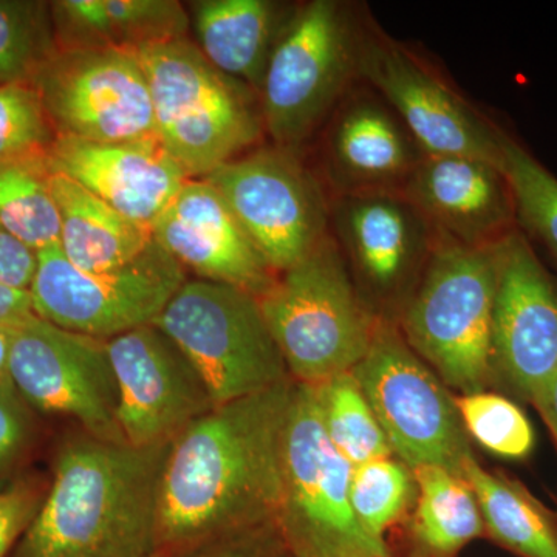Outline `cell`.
<instances>
[{
    "label": "cell",
    "instance_id": "obj_26",
    "mask_svg": "<svg viewBox=\"0 0 557 557\" xmlns=\"http://www.w3.org/2000/svg\"><path fill=\"white\" fill-rule=\"evenodd\" d=\"M49 156L0 161V226L33 251L60 245Z\"/></svg>",
    "mask_w": 557,
    "mask_h": 557
},
{
    "label": "cell",
    "instance_id": "obj_5",
    "mask_svg": "<svg viewBox=\"0 0 557 557\" xmlns=\"http://www.w3.org/2000/svg\"><path fill=\"white\" fill-rule=\"evenodd\" d=\"M258 299L289 376L310 386L357 368L380 321L332 234L309 258L277 274Z\"/></svg>",
    "mask_w": 557,
    "mask_h": 557
},
{
    "label": "cell",
    "instance_id": "obj_40",
    "mask_svg": "<svg viewBox=\"0 0 557 557\" xmlns=\"http://www.w3.org/2000/svg\"><path fill=\"white\" fill-rule=\"evenodd\" d=\"M10 329L0 327V379L9 375Z\"/></svg>",
    "mask_w": 557,
    "mask_h": 557
},
{
    "label": "cell",
    "instance_id": "obj_10",
    "mask_svg": "<svg viewBox=\"0 0 557 557\" xmlns=\"http://www.w3.org/2000/svg\"><path fill=\"white\" fill-rule=\"evenodd\" d=\"M186 281L156 240L134 262L108 271L76 269L53 245L38 251L30 295L36 317L108 341L153 324Z\"/></svg>",
    "mask_w": 557,
    "mask_h": 557
},
{
    "label": "cell",
    "instance_id": "obj_16",
    "mask_svg": "<svg viewBox=\"0 0 557 557\" xmlns=\"http://www.w3.org/2000/svg\"><path fill=\"white\" fill-rule=\"evenodd\" d=\"M493 370L531 403L557 372V288L522 231L497 245Z\"/></svg>",
    "mask_w": 557,
    "mask_h": 557
},
{
    "label": "cell",
    "instance_id": "obj_25",
    "mask_svg": "<svg viewBox=\"0 0 557 557\" xmlns=\"http://www.w3.org/2000/svg\"><path fill=\"white\" fill-rule=\"evenodd\" d=\"M418 487L413 537L432 557H450L485 533L478 497L460 475L438 467L413 468Z\"/></svg>",
    "mask_w": 557,
    "mask_h": 557
},
{
    "label": "cell",
    "instance_id": "obj_42",
    "mask_svg": "<svg viewBox=\"0 0 557 557\" xmlns=\"http://www.w3.org/2000/svg\"><path fill=\"white\" fill-rule=\"evenodd\" d=\"M146 557H157V556H146Z\"/></svg>",
    "mask_w": 557,
    "mask_h": 557
},
{
    "label": "cell",
    "instance_id": "obj_9",
    "mask_svg": "<svg viewBox=\"0 0 557 557\" xmlns=\"http://www.w3.org/2000/svg\"><path fill=\"white\" fill-rule=\"evenodd\" d=\"M351 373L394 456L412 469L438 467L463 478L474 454L456 397L391 322L380 319L368 354Z\"/></svg>",
    "mask_w": 557,
    "mask_h": 557
},
{
    "label": "cell",
    "instance_id": "obj_39",
    "mask_svg": "<svg viewBox=\"0 0 557 557\" xmlns=\"http://www.w3.org/2000/svg\"><path fill=\"white\" fill-rule=\"evenodd\" d=\"M531 405L541 413L557 446V372L545 386L539 388L537 394L531 399Z\"/></svg>",
    "mask_w": 557,
    "mask_h": 557
},
{
    "label": "cell",
    "instance_id": "obj_4",
    "mask_svg": "<svg viewBox=\"0 0 557 557\" xmlns=\"http://www.w3.org/2000/svg\"><path fill=\"white\" fill-rule=\"evenodd\" d=\"M497 245L471 248L437 236L426 270L401 310V335L461 395L493 379Z\"/></svg>",
    "mask_w": 557,
    "mask_h": 557
},
{
    "label": "cell",
    "instance_id": "obj_1",
    "mask_svg": "<svg viewBox=\"0 0 557 557\" xmlns=\"http://www.w3.org/2000/svg\"><path fill=\"white\" fill-rule=\"evenodd\" d=\"M295 381L218 406L174 442L161 478L156 556L276 520Z\"/></svg>",
    "mask_w": 557,
    "mask_h": 557
},
{
    "label": "cell",
    "instance_id": "obj_20",
    "mask_svg": "<svg viewBox=\"0 0 557 557\" xmlns=\"http://www.w3.org/2000/svg\"><path fill=\"white\" fill-rule=\"evenodd\" d=\"M49 163L51 171L148 228L188 180L160 145H102L58 137Z\"/></svg>",
    "mask_w": 557,
    "mask_h": 557
},
{
    "label": "cell",
    "instance_id": "obj_31",
    "mask_svg": "<svg viewBox=\"0 0 557 557\" xmlns=\"http://www.w3.org/2000/svg\"><path fill=\"white\" fill-rule=\"evenodd\" d=\"M456 401L469 438L497 457L522 460L530 456L536 435L515 401L486 391L460 395Z\"/></svg>",
    "mask_w": 557,
    "mask_h": 557
},
{
    "label": "cell",
    "instance_id": "obj_21",
    "mask_svg": "<svg viewBox=\"0 0 557 557\" xmlns=\"http://www.w3.org/2000/svg\"><path fill=\"white\" fill-rule=\"evenodd\" d=\"M325 137V170L339 196L401 193L424 153L372 95L344 98Z\"/></svg>",
    "mask_w": 557,
    "mask_h": 557
},
{
    "label": "cell",
    "instance_id": "obj_14",
    "mask_svg": "<svg viewBox=\"0 0 557 557\" xmlns=\"http://www.w3.org/2000/svg\"><path fill=\"white\" fill-rule=\"evenodd\" d=\"M358 78L368 81L428 157H471L502 170L500 131L401 44L361 30Z\"/></svg>",
    "mask_w": 557,
    "mask_h": 557
},
{
    "label": "cell",
    "instance_id": "obj_7",
    "mask_svg": "<svg viewBox=\"0 0 557 557\" xmlns=\"http://www.w3.org/2000/svg\"><path fill=\"white\" fill-rule=\"evenodd\" d=\"M362 27L346 3L311 0L289 14L259 91L263 129L278 148L298 150L358 78Z\"/></svg>",
    "mask_w": 557,
    "mask_h": 557
},
{
    "label": "cell",
    "instance_id": "obj_12",
    "mask_svg": "<svg viewBox=\"0 0 557 557\" xmlns=\"http://www.w3.org/2000/svg\"><path fill=\"white\" fill-rule=\"evenodd\" d=\"M7 372L35 412L70 417L94 437L126 443L108 341L33 314L10 329Z\"/></svg>",
    "mask_w": 557,
    "mask_h": 557
},
{
    "label": "cell",
    "instance_id": "obj_29",
    "mask_svg": "<svg viewBox=\"0 0 557 557\" xmlns=\"http://www.w3.org/2000/svg\"><path fill=\"white\" fill-rule=\"evenodd\" d=\"M57 53L50 2L0 0V86L33 83Z\"/></svg>",
    "mask_w": 557,
    "mask_h": 557
},
{
    "label": "cell",
    "instance_id": "obj_22",
    "mask_svg": "<svg viewBox=\"0 0 557 557\" xmlns=\"http://www.w3.org/2000/svg\"><path fill=\"white\" fill-rule=\"evenodd\" d=\"M189 5L196 46L205 58L259 95L271 51L289 17L284 7L270 0H199Z\"/></svg>",
    "mask_w": 557,
    "mask_h": 557
},
{
    "label": "cell",
    "instance_id": "obj_41",
    "mask_svg": "<svg viewBox=\"0 0 557 557\" xmlns=\"http://www.w3.org/2000/svg\"><path fill=\"white\" fill-rule=\"evenodd\" d=\"M289 557H299V556H295V555H292V553H289Z\"/></svg>",
    "mask_w": 557,
    "mask_h": 557
},
{
    "label": "cell",
    "instance_id": "obj_8",
    "mask_svg": "<svg viewBox=\"0 0 557 557\" xmlns=\"http://www.w3.org/2000/svg\"><path fill=\"white\" fill-rule=\"evenodd\" d=\"M153 325L193 361L215 406L293 380L259 299L244 289L188 278Z\"/></svg>",
    "mask_w": 557,
    "mask_h": 557
},
{
    "label": "cell",
    "instance_id": "obj_27",
    "mask_svg": "<svg viewBox=\"0 0 557 557\" xmlns=\"http://www.w3.org/2000/svg\"><path fill=\"white\" fill-rule=\"evenodd\" d=\"M314 387L330 442L354 468L394 456L354 373H339Z\"/></svg>",
    "mask_w": 557,
    "mask_h": 557
},
{
    "label": "cell",
    "instance_id": "obj_6",
    "mask_svg": "<svg viewBox=\"0 0 557 557\" xmlns=\"http://www.w3.org/2000/svg\"><path fill=\"white\" fill-rule=\"evenodd\" d=\"M354 465L330 442L317 387L295 381L282 446L276 523L299 557H391L386 541L370 536L350 502Z\"/></svg>",
    "mask_w": 557,
    "mask_h": 557
},
{
    "label": "cell",
    "instance_id": "obj_35",
    "mask_svg": "<svg viewBox=\"0 0 557 557\" xmlns=\"http://www.w3.org/2000/svg\"><path fill=\"white\" fill-rule=\"evenodd\" d=\"M164 557H289L276 520L209 537Z\"/></svg>",
    "mask_w": 557,
    "mask_h": 557
},
{
    "label": "cell",
    "instance_id": "obj_36",
    "mask_svg": "<svg viewBox=\"0 0 557 557\" xmlns=\"http://www.w3.org/2000/svg\"><path fill=\"white\" fill-rule=\"evenodd\" d=\"M50 482L35 478L14 480L0 490V557H10L38 515Z\"/></svg>",
    "mask_w": 557,
    "mask_h": 557
},
{
    "label": "cell",
    "instance_id": "obj_30",
    "mask_svg": "<svg viewBox=\"0 0 557 557\" xmlns=\"http://www.w3.org/2000/svg\"><path fill=\"white\" fill-rule=\"evenodd\" d=\"M417 496L413 469L399 458H379L354 469L351 508L362 528L380 541L405 518Z\"/></svg>",
    "mask_w": 557,
    "mask_h": 557
},
{
    "label": "cell",
    "instance_id": "obj_24",
    "mask_svg": "<svg viewBox=\"0 0 557 557\" xmlns=\"http://www.w3.org/2000/svg\"><path fill=\"white\" fill-rule=\"evenodd\" d=\"M463 479L478 497L485 533L522 557H557V519L518 480L486 471L478 458L465 463Z\"/></svg>",
    "mask_w": 557,
    "mask_h": 557
},
{
    "label": "cell",
    "instance_id": "obj_37",
    "mask_svg": "<svg viewBox=\"0 0 557 557\" xmlns=\"http://www.w3.org/2000/svg\"><path fill=\"white\" fill-rule=\"evenodd\" d=\"M38 269V252L0 226V284L30 292Z\"/></svg>",
    "mask_w": 557,
    "mask_h": 557
},
{
    "label": "cell",
    "instance_id": "obj_38",
    "mask_svg": "<svg viewBox=\"0 0 557 557\" xmlns=\"http://www.w3.org/2000/svg\"><path fill=\"white\" fill-rule=\"evenodd\" d=\"M33 314L35 310H33L30 292L0 284V327H14Z\"/></svg>",
    "mask_w": 557,
    "mask_h": 557
},
{
    "label": "cell",
    "instance_id": "obj_19",
    "mask_svg": "<svg viewBox=\"0 0 557 557\" xmlns=\"http://www.w3.org/2000/svg\"><path fill=\"white\" fill-rule=\"evenodd\" d=\"M401 194L437 236L465 247H493L518 226L508 180L490 161L424 156Z\"/></svg>",
    "mask_w": 557,
    "mask_h": 557
},
{
    "label": "cell",
    "instance_id": "obj_11",
    "mask_svg": "<svg viewBox=\"0 0 557 557\" xmlns=\"http://www.w3.org/2000/svg\"><path fill=\"white\" fill-rule=\"evenodd\" d=\"M276 274L309 258L330 231L324 186L298 150L265 146L222 164L205 177Z\"/></svg>",
    "mask_w": 557,
    "mask_h": 557
},
{
    "label": "cell",
    "instance_id": "obj_17",
    "mask_svg": "<svg viewBox=\"0 0 557 557\" xmlns=\"http://www.w3.org/2000/svg\"><path fill=\"white\" fill-rule=\"evenodd\" d=\"M330 231L346 263L380 298L409 284L417 288L437 245L435 231L401 193L336 197Z\"/></svg>",
    "mask_w": 557,
    "mask_h": 557
},
{
    "label": "cell",
    "instance_id": "obj_3",
    "mask_svg": "<svg viewBox=\"0 0 557 557\" xmlns=\"http://www.w3.org/2000/svg\"><path fill=\"white\" fill-rule=\"evenodd\" d=\"M134 51L148 79L160 146L186 178L207 177L265 134L259 95L215 69L193 40Z\"/></svg>",
    "mask_w": 557,
    "mask_h": 557
},
{
    "label": "cell",
    "instance_id": "obj_32",
    "mask_svg": "<svg viewBox=\"0 0 557 557\" xmlns=\"http://www.w3.org/2000/svg\"><path fill=\"white\" fill-rule=\"evenodd\" d=\"M109 49L138 50L188 38L190 20L177 0H104Z\"/></svg>",
    "mask_w": 557,
    "mask_h": 557
},
{
    "label": "cell",
    "instance_id": "obj_13",
    "mask_svg": "<svg viewBox=\"0 0 557 557\" xmlns=\"http://www.w3.org/2000/svg\"><path fill=\"white\" fill-rule=\"evenodd\" d=\"M33 84L57 137L160 145L148 79L134 50H60Z\"/></svg>",
    "mask_w": 557,
    "mask_h": 557
},
{
    "label": "cell",
    "instance_id": "obj_28",
    "mask_svg": "<svg viewBox=\"0 0 557 557\" xmlns=\"http://www.w3.org/2000/svg\"><path fill=\"white\" fill-rule=\"evenodd\" d=\"M502 171L515 201L516 225L557 260V178L516 139L500 132Z\"/></svg>",
    "mask_w": 557,
    "mask_h": 557
},
{
    "label": "cell",
    "instance_id": "obj_33",
    "mask_svg": "<svg viewBox=\"0 0 557 557\" xmlns=\"http://www.w3.org/2000/svg\"><path fill=\"white\" fill-rule=\"evenodd\" d=\"M57 138L35 84L0 86V161L47 157Z\"/></svg>",
    "mask_w": 557,
    "mask_h": 557
},
{
    "label": "cell",
    "instance_id": "obj_18",
    "mask_svg": "<svg viewBox=\"0 0 557 557\" xmlns=\"http://www.w3.org/2000/svg\"><path fill=\"white\" fill-rule=\"evenodd\" d=\"M150 231L183 270L201 281L231 285L256 298L276 281L239 220L205 178L186 180Z\"/></svg>",
    "mask_w": 557,
    "mask_h": 557
},
{
    "label": "cell",
    "instance_id": "obj_23",
    "mask_svg": "<svg viewBox=\"0 0 557 557\" xmlns=\"http://www.w3.org/2000/svg\"><path fill=\"white\" fill-rule=\"evenodd\" d=\"M50 185L61 219L60 248L76 269H120L153 244L148 226L124 218L65 175L53 172Z\"/></svg>",
    "mask_w": 557,
    "mask_h": 557
},
{
    "label": "cell",
    "instance_id": "obj_34",
    "mask_svg": "<svg viewBox=\"0 0 557 557\" xmlns=\"http://www.w3.org/2000/svg\"><path fill=\"white\" fill-rule=\"evenodd\" d=\"M35 413L10 376H2L0 379V490L14 482L11 478L35 442Z\"/></svg>",
    "mask_w": 557,
    "mask_h": 557
},
{
    "label": "cell",
    "instance_id": "obj_2",
    "mask_svg": "<svg viewBox=\"0 0 557 557\" xmlns=\"http://www.w3.org/2000/svg\"><path fill=\"white\" fill-rule=\"evenodd\" d=\"M170 445L135 448L79 431L57 450L49 491L10 557L156 556Z\"/></svg>",
    "mask_w": 557,
    "mask_h": 557
},
{
    "label": "cell",
    "instance_id": "obj_15",
    "mask_svg": "<svg viewBox=\"0 0 557 557\" xmlns=\"http://www.w3.org/2000/svg\"><path fill=\"white\" fill-rule=\"evenodd\" d=\"M108 350L127 445H170L189 424L218 408L199 370L156 325L108 339Z\"/></svg>",
    "mask_w": 557,
    "mask_h": 557
}]
</instances>
